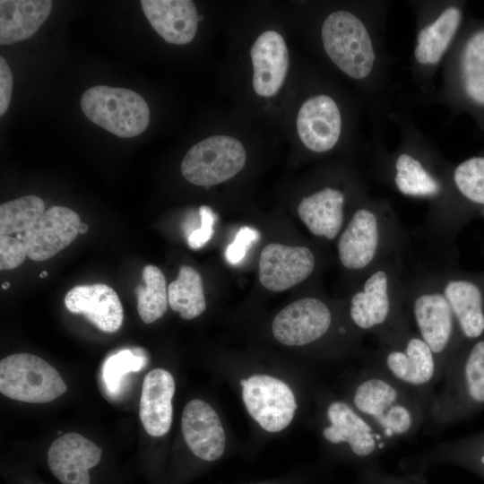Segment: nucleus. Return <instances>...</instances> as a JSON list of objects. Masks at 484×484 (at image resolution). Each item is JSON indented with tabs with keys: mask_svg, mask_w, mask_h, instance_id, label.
<instances>
[{
	"mask_svg": "<svg viewBox=\"0 0 484 484\" xmlns=\"http://www.w3.org/2000/svg\"><path fill=\"white\" fill-rule=\"evenodd\" d=\"M350 403L392 445L418 433L427 420L429 406L425 400L371 365L356 378Z\"/></svg>",
	"mask_w": 484,
	"mask_h": 484,
	"instance_id": "nucleus-1",
	"label": "nucleus"
},
{
	"mask_svg": "<svg viewBox=\"0 0 484 484\" xmlns=\"http://www.w3.org/2000/svg\"><path fill=\"white\" fill-rule=\"evenodd\" d=\"M441 381L430 401L428 421L449 426L484 410V337L458 349L446 363Z\"/></svg>",
	"mask_w": 484,
	"mask_h": 484,
	"instance_id": "nucleus-2",
	"label": "nucleus"
},
{
	"mask_svg": "<svg viewBox=\"0 0 484 484\" xmlns=\"http://www.w3.org/2000/svg\"><path fill=\"white\" fill-rule=\"evenodd\" d=\"M360 284L349 301V318L357 330L378 339L409 319L400 253L376 265Z\"/></svg>",
	"mask_w": 484,
	"mask_h": 484,
	"instance_id": "nucleus-3",
	"label": "nucleus"
},
{
	"mask_svg": "<svg viewBox=\"0 0 484 484\" xmlns=\"http://www.w3.org/2000/svg\"><path fill=\"white\" fill-rule=\"evenodd\" d=\"M370 365L414 393L428 404L443 368L430 347L417 334L410 320L377 339Z\"/></svg>",
	"mask_w": 484,
	"mask_h": 484,
	"instance_id": "nucleus-4",
	"label": "nucleus"
},
{
	"mask_svg": "<svg viewBox=\"0 0 484 484\" xmlns=\"http://www.w3.org/2000/svg\"><path fill=\"white\" fill-rule=\"evenodd\" d=\"M403 240L401 225L392 213L372 205L362 206L354 211L339 235V261L344 269L366 274L400 253Z\"/></svg>",
	"mask_w": 484,
	"mask_h": 484,
	"instance_id": "nucleus-5",
	"label": "nucleus"
},
{
	"mask_svg": "<svg viewBox=\"0 0 484 484\" xmlns=\"http://www.w3.org/2000/svg\"><path fill=\"white\" fill-rule=\"evenodd\" d=\"M404 305L412 328L433 350L444 372L463 341L436 273L406 283Z\"/></svg>",
	"mask_w": 484,
	"mask_h": 484,
	"instance_id": "nucleus-6",
	"label": "nucleus"
},
{
	"mask_svg": "<svg viewBox=\"0 0 484 484\" xmlns=\"http://www.w3.org/2000/svg\"><path fill=\"white\" fill-rule=\"evenodd\" d=\"M324 439L333 446L343 447L347 458L359 471L380 465L382 455L393 446L381 432L349 402L333 400L325 409Z\"/></svg>",
	"mask_w": 484,
	"mask_h": 484,
	"instance_id": "nucleus-7",
	"label": "nucleus"
},
{
	"mask_svg": "<svg viewBox=\"0 0 484 484\" xmlns=\"http://www.w3.org/2000/svg\"><path fill=\"white\" fill-rule=\"evenodd\" d=\"M83 114L94 124L122 138L142 134L150 122V109L137 92L97 85L81 98Z\"/></svg>",
	"mask_w": 484,
	"mask_h": 484,
	"instance_id": "nucleus-8",
	"label": "nucleus"
},
{
	"mask_svg": "<svg viewBox=\"0 0 484 484\" xmlns=\"http://www.w3.org/2000/svg\"><path fill=\"white\" fill-rule=\"evenodd\" d=\"M321 36L326 54L344 73L361 80L371 73L376 58L372 40L356 15L347 11L332 13L322 25Z\"/></svg>",
	"mask_w": 484,
	"mask_h": 484,
	"instance_id": "nucleus-9",
	"label": "nucleus"
},
{
	"mask_svg": "<svg viewBox=\"0 0 484 484\" xmlns=\"http://www.w3.org/2000/svg\"><path fill=\"white\" fill-rule=\"evenodd\" d=\"M66 390L57 370L36 355L16 353L0 361V392L10 399L45 403L58 398Z\"/></svg>",
	"mask_w": 484,
	"mask_h": 484,
	"instance_id": "nucleus-10",
	"label": "nucleus"
},
{
	"mask_svg": "<svg viewBox=\"0 0 484 484\" xmlns=\"http://www.w3.org/2000/svg\"><path fill=\"white\" fill-rule=\"evenodd\" d=\"M246 160V150L238 140L214 135L189 149L181 162V173L191 184L208 187L232 178Z\"/></svg>",
	"mask_w": 484,
	"mask_h": 484,
	"instance_id": "nucleus-11",
	"label": "nucleus"
},
{
	"mask_svg": "<svg viewBox=\"0 0 484 484\" xmlns=\"http://www.w3.org/2000/svg\"><path fill=\"white\" fill-rule=\"evenodd\" d=\"M436 275L463 343L483 338L484 272L447 268Z\"/></svg>",
	"mask_w": 484,
	"mask_h": 484,
	"instance_id": "nucleus-12",
	"label": "nucleus"
},
{
	"mask_svg": "<svg viewBox=\"0 0 484 484\" xmlns=\"http://www.w3.org/2000/svg\"><path fill=\"white\" fill-rule=\"evenodd\" d=\"M242 398L250 416L268 432L286 428L297 410L295 395L281 380L254 375L240 380Z\"/></svg>",
	"mask_w": 484,
	"mask_h": 484,
	"instance_id": "nucleus-13",
	"label": "nucleus"
},
{
	"mask_svg": "<svg viewBox=\"0 0 484 484\" xmlns=\"http://www.w3.org/2000/svg\"><path fill=\"white\" fill-rule=\"evenodd\" d=\"M333 322L329 306L320 298L298 299L281 309L272 324L275 339L287 346H304L325 336Z\"/></svg>",
	"mask_w": 484,
	"mask_h": 484,
	"instance_id": "nucleus-14",
	"label": "nucleus"
},
{
	"mask_svg": "<svg viewBox=\"0 0 484 484\" xmlns=\"http://www.w3.org/2000/svg\"><path fill=\"white\" fill-rule=\"evenodd\" d=\"M315 265V255L308 247L271 243L261 252L259 281L270 291H283L309 277Z\"/></svg>",
	"mask_w": 484,
	"mask_h": 484,
	"instance_id": "nucleus-15",
	"label": "nucleus"
},
{
	"mask_svg": "<svg viewBox=\"0 0 484 484\" xmlns=\"http://www.w3.org/2000/svg\"><path fill=\"white\" fill-rule=\"evenodd\" d=\"M80 223L74 211L60 205L50 207L23 233L27 256L38 262L53 257L75 239Z\"/></svg>",
	"mask_w": 484,
	"mask_h": 484,
	"instance_id": "nucleus-16",
	"label": "nucleus"
},
{
	"mask_svg": "<svg viewBox=\"0 0 484 484\" xmlns=\"http://www.w3.org/2000/svg\"><path fill=\"white\" fill-rule=\"evenodd\" d=\"M102 450L85 436L70 432L57 437L48 451V464L62 484H91L90 470Z\"/></svg>",
	"mask_w": 484,
	"mask_h": 484,
	"instance_id": "nucleus-17",
	"label": "nucleus"
},
{
	"mask_svg": "<svg viewBox=\"0 0 484 484\" xmlns=\"http://www.w3.org/2000/svg\"><path fill=\"white\" fill-rule=\"evenodd\" d=\"M184 439L199 459L212 462L224 454L226 436L220 419L206 402L196 399L186 403L181 417Z\"/></svg>",
	"mask_w": 484,
	"mask_h": 484,
	"instance_id": "nucleus-18",
	"label": "nucleus"
},
{
	"mask_svg": "<svg viewBox=\"0 0 484 484\" xmlns=\"http://www.w3.org/2000/svg\"><path fill=\"white\" fill-rule=\"evenodd\" d=\"M297 130L303 144L315 152H325L337 143L341 117L336 102L320 94L307 99L297 117Z\"/></svg>",
	"mask_w": 484,
	"mask_h": 484,
	"instance_id": "nucleus-19",
	"label": "nucleus"
},
{
	"mask_svg": "<svg viewBox=\"0 0 484 484\" xmlns=\"http://www.w3.org/2000/svg\"><path fill=\"white\" fill-rule=\"evenodd\" d=\"M253 64V87L262 97L276 94L289 69V51L282 36L274 30L259 35L250 49Z\"/></svg>",
	"mask_w": 484,
	"mask_h": 484,
	"instance_id": "nucleus-20",
	"label": "nucleus"
},
{
	"mask_svg": "<svg viewBox=\"0 0 484 484\" xmlns=\"http://www.w3.org/2000/svg\"><path fill=\"white\" fill-rule=\"evenodd\" d=\"M65 305L70 312L84 315L102 332L114 333L122 325V304L117 292L106 284L75 286L65 294Z\"/></svg>",
	"mask_w": 484,
	"mask_h": 484,
	"instance_id": "nucleus-21",
	"label": "nucleus"
},
{
	"mask_svg": "<svg viewBox=\"0 0 484 484\" xmlns=\"http://www.w3.org/2000/svg\"><path fill=\"white\" fill-rule=\"evenodd\" d=\"M140 4L151 27L165 41L184 45L194 38L200 17L193 1L142 0Z\"/></svg>",
	"mask_w": 484,
	"mask_h": 484,
	"instance_id": "nucleus-22",
	"label": "nucleus"
},
{
	"mask_svg": "<svg viewBox=\"0 0 484 484\" xmlns=\"http://www.w3.org/2000/svg\"><path fill=\"white\" fill-rule=\"evenodd\" d=\"M445 463L469 468L484 476V431L436 444L425 453L405 459L402 469L427 471L430 466Z\"/></svg>",
	"mask_w": 484,
	"mask_h": 484,
	"instance_id": "nucleus-23",
	"label": "nucleus"
},
{
	"mask_svg": "<svg viewBox=\"0 0 484 484\" xmlns=\"http://www.w3.org/2000/svg\"><path fill=\"white\" fill-rule=\"evenodd\" d=\"M175 381L162 368L150 371L144 377L140 398L139 416L145 431L151 436L167 434L172 422V398Z\"/></svg>",
	"mask_w": 484,
	"mask_h": 484,
	"instance_id": "nucleus-24",
	"label": "nucleus"
},
{
	"mask_svg": "<svg viewBox=\"0 0 484 484\" xmlns=\"http://www.w3.org/2000/svg\"><path fill=\"white\" fill-rule=\"evenodd\" d=\"M344 203L341 191L324 187L304 197L298 206V213L311 234L333 240L343 228Z\"/></svg>",
	"mask_w": 484,
	"mask_h": 484,
	"instance_id": "nucleus-25",
	"label": "nucleus"
},
{
	"mask_svg": "<svg viewBox=\"0 0 484 484\" xmlns=\"http://www.w3.org/2000/svg\"><path fill=\"white\" fill-rule=\"evenodd\" d=\"M52 9L50 0H1L0 43L10 45L37 32Z\"/></svg>",
	"mask_w": 484,
	"mask_h": 484,
	"instance_id": "nucleus-26",
	"label": "nucleus"
},
{
	"mask_svg": "<svg viewBox=\"0 0 484 484\" xmlns=\"http://www.w3.org/2000/svg\"><path fill=\"white\" fill-rule=\"evenodd\" d=\"M461 17L460 9L450 6L419 32L414 50L419 63L436 65L440 61L459 27Z\"/></svg>",
	"mask_w": 484,
	"mask_h": 484,
	"instance_id": "nucleus-27",
	"label": "nucleus"
},
{
	"mask_svg": "<svg viewBox=\"0 0 484 484\" xmlns=\"http://www.w3.org/2000/svg\"><path fill=\"white\" fill-rule=\"evenodd\" d=\"M169 306L182 319L191 320L206 309L203 280L191 266L181 265L177 278L168 288Z\"/></svg>",
	"mask_w": 484,
	"mask_h": 484,
	"instance_id": "nucleus-28",
	"label": "nucleus"
},
{
	"mask_svg": "<svg viewBox=\"0 0 484 484\" xmlns=\"http://www.w3.org/2000/svg\"><path fill=\"white\" fill-rule=\"evenodd\" d=\"M394 169L393 182L401 194L424 199L436 198L440 194L442 185L439 180L412 155L400 154Z\"/></svg>",
	"mask_w": 484,
	"mask_h": 484,
	"instance_id": "nucleus-29",
	"label": "nucleus"
},
{
	"mask_svg": "<svg viewBox=\"0 0 484 484\" xmlns=\"http://www.w3.org/2000/svg\"><path fill=\"white\" fill-rule=\"evenodd\" d=\"M144 286L134 289L137 297V311L145 324H151L166 313L169 297L166 278L156 266L146 265L142 272Z\"/></svg>",
	"mask_w": 484,
	"mask_h": 484,
	"instance_id": "nucleus-30",
	"label": "nucleus"
},
{
	"mask_svg": "<svg viewBox=\"0 0 484 484\" xmlns=\"http://www.w3.org/2000/svg\"><path fill=\"white\" fill-rule=\"evenodd\" d=\"M43 200L36 195L22 196L0 205V236L23 234L45 212Z\"/></svg>",
	"mask_w": 484,
	"mask_h": 484,
	"instance_id": "nucleus-31",
	"label": "nucleus"
},
{
	"mask_svg": "<svg viewBox=\"0 0 484 484\" xmlns=\"http://www.w3.org/2000/svg\"><path fill=\"white\" fill-rule=\"evenodd\" d=\"M462 77L467 95L484 105V30L473 34L465 45Z\"/></svg>",
	"mask_w": 484,
	"mask_h": 484,
	"instance_id": "nucleus-32",
	"label": "nucleus"
},
{
	"mask_svg": "<svg viewBox=\"0 0 484 484\" xmlns=\"http://www.w3.org/2000/svg\"><path fill=\"white\" fill-rule=\"evenodd\" d=\"M454 184L478 212L484 210V157H472L461 162L453 173Z\"/></svg>",
	"mask_w": 484,
	"mask_h": 484,
	"instance_id": "nucleus-33",
	"label": "nucleus"
},
{
	"mask_svg": "<svg viewBox=\"0 0 484 484\" xmlns=\"http://www.w3.org/2000/svg\"><path fill=\"white\" fill-rule=\"evenodd\" d=\"M147 359L143 354H136L131 350H122L108 357L102 368L103 382L110 394H117L121 387L124 376L130 372L141 370Z\"/></svg>",
	"mask_w": 484,
	"mask_h": 484,
	"instance_id": "nucleus-34",
	"label": "nucleus"
},
{
	"mask_svg": "<svg viewBox=\"0 0 484 484\" xmlns=\"http://www.w3.org/2000/svg\"><path fill=\"white\" fill-rule=\"evenodd\" d=\"M427 471H414L394 474L383 471L381 465L359 471L355 484H428Z\"/></svg>",
	"mask_w": 484,
	"mask_h": 484,
	"instance_id": "nucleus-35",
	"label": "nucleus"
},
{
	"mask_svg": "<svg viewBox=\"0 0 484 484\" xmlns=\"http://www.w3.org/2000/svg\"><path fill=\"white\" fill-rule=\"evenodd\" d=\"M27 253L22 240L12 236H0V270H12L21 265Z\"/></svg>",
	"mask_w": 484,
	"mask_h": 484,
	"instance_id": "nucleus-36",
	"label": "nucleus"
},
{
	"mask_svg": "<svg viewBox=\"0 0 484 484\" xmlns=\"http://www.w3.org/2000/svg\"><path fill=\"white\" fill-rule=\"evenodd\" d=\"M259 238V232L251 227H242L237 233L235 239L227 246L226 259L231 264H237L243 260L247 247Z\"/></svg>",
	"mask_w": 484,
	"mask_h": 484,
	"instance_id": "nucleus-37",
	"label": "nucleus"
},
{
	"mask_svg": "<svg viewBox=\"0 0 484 484\" xmlns=\"http://www.w3.org/2000/svg\"><path fill=\"white\" fill-rule=\"evenodd\" d=\"M199 215L201 225L199 229L192 231L187 242L191 248L199 249L203 247L213 235V224L216 220V216L213 211L206 205H202L199 208Z\"/></svg>",
	"mask_w": 484,
	"mask_h": 484,
	"instance_id": "nucleus-38",
	"label": "nucleus"
},
{
	"mask_svg": "<svg viewBox=\"0 0 484 484\" xmlns=\"http://www.w3.org/2000/svg\"><path fill=\"white\" fill-rule=\"evenodd\" d=\"M13 89V75L5 59L0 57V115L8 109Z\"/></svg>",
	"mask_w": 484,
	"mask_h": 484,
	"instance_id": "nucleus-39",
	"label": "nucleus"
},
{
	"mask_svg": "<svg viewBox=\"0 0 484 484\" xmlns=\"http://www.w3.org/2000/svg\"><path fill=\"white\" fill-rule=\"evenodd\" d=\"M89 227L86 223L81 222L78 228V233L79 234H84L88 231Z\"/></svg>",
	"mask_w": 484,
	"mask_h": 484,
	"instance_id": "nucleus-40",
	"label": "nucleus"
},
{
	"mask_svg": "<svg viewBox=\"0 0 484 484\" xmlns=\"http://www.w3.org/2000/svg\"><path fill=\"white\" fill-rule=\"evenodd\" d=\"M1 287L2 289L6 290L10 287V283L8 281H5L1 285Z\"/></svg>",
	"mask_w": 484,
	"mask_h": 484,
	"instance_id": "nucleus-41",
	"label": "nucleus"
},
{
	"mask_svg": "<svg viewBox=\"0 0 484 484\" xmlns=\"http://www.w3.org/2000/svg\"><path fill=\"white\" fill-rule=\"evenodd\" d=\"M48 275V272L47 271H42L41 273L39 274V277L40 278H45Z\"/></svg>",
	"mask_w": 484,
	"mask_h": 484,
	"instance_id": "nucleus-42",
	"label": "nucleus"
},
{
	"mask_svg": "<svg viewBox=\"0 0 484 484\" xmlns=\"http://www.w3.org/2000/svg\"><path fill=\"white\" fill-rule=\"evenodd\" d=\"M479 214L481 215L482 217H484V210L480 211V212H479Z\"/></svg>",
	"mask_w": 484,
	"mask_h": 484,
	"instance_id": "nucleus-43",
	"label": "nucleus"
},
{
	"mask_svg": "<svg viewBox=\"0 0 484 484\" xmlns=\"http://www.w3.org/2000/svg\"><path fill=\"white\" fill-rule=\"evenodd\" d=\"M257 484H274V483H270V482H262V483H257Z\"/></svg>",
	"mask_w": 484,
	"mask_h": 484,
	"instance_id": "nucleus-44",
	"label": "nucleus"
}]
</instances>
